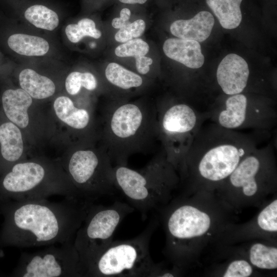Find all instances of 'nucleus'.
I'll return each instance as SVG.
<instances>
[{"instance_id":"6e6552de","label":"nucleus","mask_w":277,"mask_h":277,"mask_svg":"<svg viewBox=\"0 0 277 277\" xmlns=\"http://www.w3.org/2000/svg\"><path fill=\"white\" fill-rule=\"evenodd\" d=\"M134 210L118 201L107 206L93 203L89 205L74 239L84 277L86 267L110 245L120 224Z\"/></svg>"},{"instance_id":"f03ea898","label":"nucleus","mask_w":277,"mask_h":277,"mask_svg":"<svg viewBox=\"0 0 277 277\" xmlns=\"http://www.w3.org/2000/svg\"><path fill=\"white\" fill-rule=\"evenodd\" d=\"M102 122L101 147L115 165L127 166L130 156L147 153L159 142L156 103L113 101L104 109Z\"/></svg>"},{"instance_id":"423d86ee","label":"nucleus","mask_w":277,"mask_h":277,"mask_svg":"<svg viewBox=\"0 0 277 277\" xmlns=\"http://www.w3.org/2000/svg\"><path fill=\"white\" fill-rule=\"evenodd\" d=\"M156 226L151 221L133 239L112 241L85 268L84 277H152L158 265L149 252V243Z\"/></svg>"},{"instance_id":"9b49d317","label":"nucleus","mask_w":277,"mask_h":277,"mask_svg":"<svg viewBox=\"0 0 277 277\" xmlns=\"http://www.w3.org/2000/svg\"><path fill=\"white\" fill-rule=\"evenodd\" d=\"M21 254L10 276L14 277H84L74 240Z\"/></svg>"},{"instance_id":"39448f33","label":"nucleus","mask_w":277,"mask_h":277,"mask_svg":"<svg viewBox=\"0 0 277 277\" xmlns=\"http://www.w3.org/2000/svg\"><path fill=\"white\" fill-rule=\"evenodd\" d=\"M54 194L81 199L67 174L41 162H18L0 174V202L46 199Z\"/></svg>"},{"instance_id":"4be33fe9","label":"nucleus","mask_w":277,"mask_h":277,"mask_svg":"<svg viewBox=\"0 0 277 277\" xmlns=\"http://www.w3.org/2000/svg\"><path fill=\"white\" fill-rule=\"evenodd\" d=\"M243 0H206L208 7L226 29L238 27L242 19L240 5Z\"/></svg>"},{"instance_id":"f257e3e1","label":"nucleus","mask_w":277,"mask_h":277,"mask_svg":"<svg viewBox=\"0 0 277 277\" xmlns=\"http://www.w3.org/2000/svg\"><path fill=\"white\" fill-rule=\"evenodd\" d=\"M93 202L65 197L0 202V247L45 246L74 240Z\"/></svg>"},{"instance_id":"72a5a7b5","label":"nucleus","mask_w":277,"mask_h":277,"mask_svg":"<svg viewBox=\"0 0 277 277\" xmlns=\"http://www.w3.org/2000/svg\"><path fill=\"white\" fill-rule=\"evenodd\" d=\"M123 3L129 4H143L147 2V0H119Z\"/></svg>"},{"instance_id":"412c9836","label":"nucleus","mask_w":277,"mask_h":277,"mask_svg":"<svg viewBox=\"0 0 277 277\" xmlns=\"http://www.w3.org/2000/svg\"><path fill=\"white\" fill-rule=\"evenodd\" d=\"M9 48L16 53L27 56H40L47 54L49 43L39 36L23 33L10 35L7 41Z\"/></svg>"},{"instance_id":"cd10ccee","label":"nucleus","mask_w":277,"mask_h":277,"mask_svg":"<svg viewBox=\"0 0 277 277\" xmlns=\"http://www.w3.org/2000/svg\"><path fill=\"white\" fill-rule=\"evenodd\" d=\"M149 50L148 44L138 38L131 39L118 46L115 49V55L118 57H135L145 55Z\"/></svg>"},{"instance_id":"ddd939ff","label":"nucleus","mask_w":277,"mask_h":277,"mask_svg":"<svg viewBox=\"0 0 277 277\" xmlns=\"http://www.w3.org/2000/svg\"><path fill=\"white\" fill-rule=\"evenodd\" d=\"M211 225L208 214L190 205L172 210L166 220V228L172 249L177 252L183 242L206 233Z\"/></svg>"},{"instance_id":"aec40b11","label":"nucleus","mask_w":277,"mask_h":277,"mask_svg":"<svg viewBox=\"0 0 277 277\" xmlns=\"http://www.w3.org/2000/svg\"><path fill=\"white\" fill-rule=\"evenodd\" d=\"M18 80L21 88L35 99L48 98L55 91V85L51 79L32 69L26 68L22 70Z\"/></svg>"},{"instance_id":"c756f323","label":"nucleus","mask_w":277,"mask_h":277,"mask_svg":"<svg viewBox=\"0 0 277 277\" xmlns=\"http://www.w3.org/2000/svg\"><path fill=\"white\" fill-rule=\"evenodd\" d=\"M145 28L146 24L143 19H139L132 23L129 22L116 33L115 39L120 43H126L141 36L144 33Z\"/></svg>"},{"instance_id":"7ed1b4c3","label":"nucleus","mask_w":277,"mask_h":277,"mask_svg":"<svg viewBox=\"0 0 277 277\" xmlns=\"http://www.w3.org/2000/svg\"><path fill=\"white\" fill-rule=\"evenodd\" d=\"M257 146L254 137L211 122L201 126L180 166L200 181L224 182Z\"/></svg>"},{"instance_id":"6ab92c4d","label":"nucleus","mask_w":277,"mask_h":277,"mask_svg":"<svg viewBox=\"0 0 277 277\" xmlns=\"http://www.w3.org/2000/svg\"><path fill=\"white\" fill-rule=\"evenodd\" d=\"M53 108L57 117L72 129L79 132H91L93 122L88 109L75 106L66 96L57 97L54 102Z\"/></svg>"},{"instance_id":"f8f14e48","label":"nucleus","mask_w":277,"mask_h":277,"mask_svg":"<svg viewBox=\"0 0 277 277\" xmlns=\"http://www.w3.org/2000/svg\"><path fill=\"white\" fill-rule=\"evenodd\" d=\"M274 152L272 143L255 148L244 157L226 180L229 185L241 190L246 196L254 195L262 182L273 177Z\"/></svg>"},{"instance_id":"2f4dec72","label":"nucleus","mask_w":277,"mask_h":277,"mask_svg":"<svg viewBox=\"0 0 277 277\" xmlns=\"http://www.w3.org/2000/svg\"><path fill=\"white\" fill-rule=\"evenodd\" d=\"M134 58L137 72L142 75L147 74L150 71V65L152 64V59L145 55L136 56Z\"/></svg>"},{"instance_id":"7c9ffc66","label":"nucleus","mask_w":277,"mask_h":277,"mask_svg":"<svg viewBox=\"0 0 277 277\" xmlns=\"http://www.w3.org/2000/svg\"><path fill=\"white\" fill-rule=\"evenodd\" d=\"M252 272L251 265L247 261L240 260L231 262L223 275L224 277H248Z\"/></svg>"},{"instance_id":"1a4fd4ad","label":"nucleus","mask_w":277,"mask_h":277,"mask_svg":"<svg viewBox=\"0 0 277 277\" xmlns=\"http://www.w3.org/2000/svg\"><path fill=\"white\" fill-rule=\"evenodd\" d=\"M216 99L207 112L208 120L225 129L270 131L276 126L277 109L267 98L244 93Z\"/></svg>"},{"instance_id":"dca6fc26","label":"nucleus","mask_w":277,"mask_h":277,"mask_svg":"<svg viewBox=\"0 0 277 277\" xmlns=\"http://www.w3.org/2000/svg\"><path fill=\"white\" fill-rule=\"evenodd\" d=\"M214 18L208 11H202L189 19H177L170 25L171 33L177 38L202 42L210 36Z\"/></svg>"},{"instance_id":"2eb2a0df","label":"nucleus","mask_w":277,"mask_h":277,"mask_svg":"<svg viewBox=\"0 0 277 277\" xmlns=\"http://www.w3.org/2000/svg\"><path fill=\"white\" fill-rule=\"evenodd\" d=\"M0 174L21 159L24 150L19 128L8 119L0 121Z\"/></svg>"},{"instance_id":"bb28decb","label":"nucleus","mask_w":277,"mask_h":277,"mask_svg":"<svg viewBox=\"0 0 277 277\" xmlns=\"http://www.w3.org/2000/svg\"><path fill=\"white\" fill-rule=\"evenodd\" d=\"M65 34L73 43L79 42L85 36L97 39L102 35L101 32L96 28L95 22L88 18L81 19L77 24L68 25L65 28Z\"/></svg>"},{"instance_id":"a878e982","label":"nucleus","mask_w":277,"mask_h":277,"mask_svg":"<svg viewBox=\"0 0 277 277\" xmlns=\"http://www.w3.org/2000/svg\"><path fill=\"white\" fill-rule=\"evenodd\" d=\"M65 84L67 92L71 95L78 94L82 88L92 91L98 87L96 78L94 74L88 72H71L67 76Z\"/></svg>"},{"instance_id":"9d476101","label":"nucleus","mask_w":277,"mask_h":277,"mask_svg":"<svg viewBox=\"0 0 277 277\" xmlns=\"http://www.w3.org/2000/svg\"><path fill=\"white\" fill-rule=\"evenodd\" d=\"M67 174L80 197L93 202L98 197L113 194L117 190L113 166L107 153L81 148L70 155L66 165Z\"/></svg>"},{"instance_id":"473e14b6","label":"nucleus","mask_w":277,"mask_h":277,"mask_svg":"<svg viewBox=\"0 0 277 277\" xmlns=\"http://www.w3.org/2000/svg\"><path fill=\"white\" fill-rule=\"evenodd\" d=\"M131 15L130 10L126 8L121 10L120 17H115L112 21V26L116 29H121L129 23V19Z\"/></svg>"},{"instance_id":"393cba45","label":"nucleus","mask_w":277,"mask_h":277,"mask_svg":"<svg viewBox=\"0 0 277 277\" xmlns=\"http://www.w3.org/2000/svg\"><path fill=\"white\" fill-rule=\"evenodd\" d=\"M250 261L255 267L265 269L277 268V249L261 243L253 245L250 249Z\"/></svg>"},{"instance_id":"c85d7f7f","label":"nucleus","mask_w":277,"mask_h":277,"mask_svg":"<svg viewBox=\"0 0 277 277\" xmlns=\"http://www.w3.org/2000/svg\"><path fill=\"white\" fill-rule=\"evenodd\" d=\"M259 226L269 232L277 231V200H275L260 213L258 217Z\"/></svg>"},{"instance_id":"b1692460","label":"nucleus","mask_w":277,"mask_h":277,"mask_svg":"<svg viewBox=\"0 0 277 277\" xmlns=\"http://www.w3.org/2000/svg\"><path fill=\"white\" fill-rule=\"evenodd\" d=\"M25 18L36 28L52 31L59 25V17L53 10L44 5H34L24 13Z\"/></svg>"},{"instance_id":"20e7f679","label":"nucleus","mask_w":277,"mask_h":277,"mask_svg":"<svg viewBox=\"0 0 277 277\" xmlns=\"http://www.w3.org/2000/svg\"><path fill=\"white\" fill-rule=\"evenodd\" d=\"M175 168L161 147L157 153L141 169L125 165L113 166L115 183L129 202L145 219L147 214L165 201L177 181Z\"/></svg>"},{"instance_id":"5701e85b","label":"nucleus","mask_w":277,"mask_h":277,"mask_svg":"<svg viewBox=\"0 0 277 277\" xmlns=\"http://www.w3.org/2000/svg\"><path fill=\"white\" fill-rule=\"evenodd\" d=\"M105 76L109 84L122 91L140 88L144 85V81L141 76L115 63L107 65Z\"/></svg>"},{"instance_id":"0eeeda50","label":"nucleus","mask_w":277,"mask_h":277,"mask_svg":"<svg viewBox=\"0 0 277 277\" xmlns=\"http://www.w3.org/2000/svg\"><path fill=\"white\" fill-rule=\"evenodd\" d=\"M156 105L161 147L174 168L180 167L195 134L208 120V114L184 100Z\"/></svg>"},{"instance_id":"f704fd0d","label":"nucleus","mask_w":277,"mask_h":277,"mask_svg":"<svg viewBox=\"0 0 277 277\" xmlns=\"http://www.w3.org/2000/svg\"><path fill=\"white\" fill-rule=\"evenodd\" d=\"M4 252L2 248L0 247V258H2L4 255Z\"/></svg>"},{"instance_id":"a211bd4d","label":"nucleus","mask_w":277,"mask_h":277,"mask_svg":"<svg viewBox=\"0 0 277 277\" xmlns=\"http://www.w3.org/2000/svg\"><path fill=\"white\" fill-rule=\"evenodd\" d=\"M2 109L6 118L19 128L29 124L28 110L32 103L31 96L22 88L8 89L1 96Z\"/></svg>"},{"instance_id":"4468645a","label":"nucleus","mask_w":277,"mask_h":277,"mask_svg":"<svg viewBox=\"0 0 277 277\" xmlns=\"http://www.w3.org/2000/svg\"><path fill=\"white\" fill-rule=\"evenodd\" d=\"M249 77L247 63L234 53L227 55L221 61L216 72L217 84L225 95L244 93L248 86Z\"/></svg>"},{"instance_id":"f3484780","label":"nucleus","mask_w":277,"mask_h":277,"mask_svg":"<svg viewBox=\"0 0 277 277\" xmlns=\"http://www.w3.org/2000/svg\"><path fill=\"white\" fill-rule=\"evenodd\" d=\"M165 54L191 69H199L204 63L199 42L180 38L166 39L163 46Z\"/></svg>"}]
</instances>
